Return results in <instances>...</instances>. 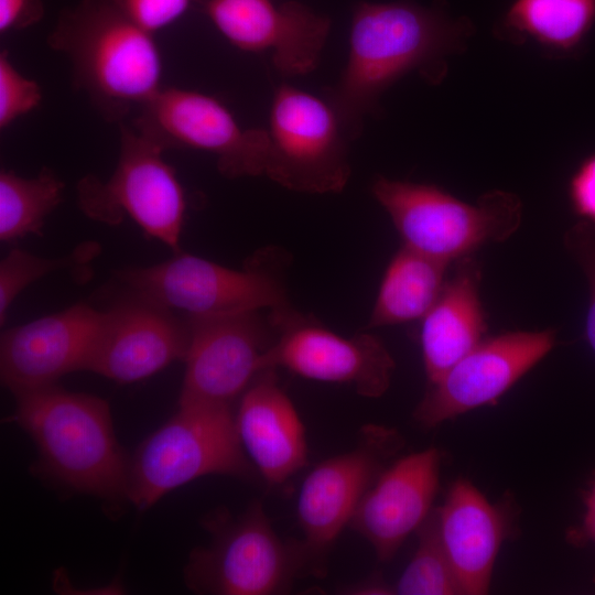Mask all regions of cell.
<instances>
[{"mask_svg": "<svg viewBox=\"0 0 595 595\" xmlns=\"http://www.w3.org/2000/svg\"><path fill=\"white\" fill-rule=\"evenodd\" d=\"M204 11L218 32L245 52H269L284 76H304L320 64L332 21L291 0H206Z\"/></svg>", "mask_w": 595, "mask_h": 595, "instance_id": "cell-15", "label": "cell"}, {"mask_svg": "<svg viewBox=\"0 0 595 595\" xmlns=\"http://www.w3.org/2000/svg\"><path fill=\"white\" fill-rule=\"evenodd\" d=\"M271 318L280 335L266 351L262 370L281 367L303 378L346 383L366 398L388 390L394 360L377 336L344 337L307 322L292 309L272 313Z\"/></svg>", "mask_w": 595, "mask_h": 595, "instance_id": "cell-12", "label": "cell"}, {"mask_svg": "<svg viewBox=\"0 0 595 595\" xmlns=\"http://www.w3.org/2000/svg\"><path fill=\"white\" fill-rule=\"evenodd\" d=\"M39 83L21 74L7 50L0 52V129L35 109L42 101Z\"/></svg>", "mask_w": 595, "mask_h": 595, "instance_id": "cell-27", "label": "cell"}, {"mask_svg": "<svg viewBox=\"0 0 595 595\" xmlns=\"http://www.w3.org/2000/svg\"><path fill=\"white\" fill-rule=\"evenodd\" d=\"M555 344V331L507 332L482 340L430 388L413 412L423 428L495 403Z\"/></svg>", "mask_w": 595, "mask_h": 595, "instance_id": "cell-13", "label": "cell"}, {"mask_svg": "<svg viewBox=\"0 0 595 595\" xmlns=\"http://www.w3.org/2000/svg\"><path fill=\"white\" fill-rule=\"evenodd\" d=\"M47 43L67 57L73 84L108 121H121L162 88L163 64L154 34L112 0H83L67 10Z\"/></svg>", "mask_w": 595, "mask_h": 595, "instance_id": "cell-3", "label": "cell"}, {"mask_svg": "<svg viewBox=\"0 0 595 595\" xmlns=\"http://www.w3.org/2000/svg\"><path fill=\"white\" fill-rule=\"evenodd\" d=\"M190 339L178 404L229 405L262 371L273 342L259 312L186 316Z\"/></svg>", "mask_w": 595, "mask_h": 595, "instance_id": "cell-14", "label": "cell"}, {"mask_svg": "<svg viewBox=\"0 0 595 595\" xmlns=\"http://www.w3.org/2000/svg\"><path fill=\"white\" fill-rule=\"evenodd\" d=\"M102 311L77 303L55 314L10 327L0 338L2 385L14 396L57 383L86 370Z\"/></svg>", "mask_w": 595, "mask_h": 595, "instance_id": "cell-17", "label": "cell"}, {"mask_svg": "<svg viewBox=\"0 0 595 595\" xmlns=\"http://www.w3.org/2000/svg\"><path fill=\"white\" fill-rule=\"evenodd\" d=\"M264 175L301 193H339L351 169L348 136L326 100L290 85L274 90Z\"/></svg>", "mask_w": 595, "mask_h": 595, "instance_id": "cell-8", "label": "cell"}, {"mask_svg": "<svg viewBox=\"0 0 595 595\" xmlns=\"http://www.w3.org/2000/svg\"><path fill=\"white\" fill-rule=\"evenodd\" d=\"M569 199L581 220L595 225V153L582 161L569 183Z\"/></svg>", "mask_w": 595, "mask_h": 595, "instance_id": "cell-30", "label": "cell"}, {"mask_svg": "<svg viewBox=\"0 0 595 595\" xmlns=\"http://www.w3.org/2000/svg\"><path fill=\"white\" fill-rule=\"evenodd\" d=\"M447 264L402 246L383 273L367 327L422 318L445 284Z\"/></svg>", "mask_w": 595, "mask_h": 595, "instance_id": "cell-22", "label": "cell"}, {"mask_svg": "<svg viewBox=\"0 0 595 595\" xmlns=\"http://www.w3.org/2000/svg\"><path fill=\"white\" fill-rule=\"evenodd\" d=\"M97 252L98 246L93 242L80 245L71 255L61 258H43L20 248H12L0 262L1 325L6 323L13 301L30 284L58 270L84 267Z\"/></svg>", "mask_w": 595, "mask_h": 595, "instance_id": "cell-26", "label": "cell"}, {"mask_svg": "<svg viewBox=\"0 0 595 595\" xmlns=\"http://www.w3.org/2000/svg\"><path fill=\"white\" fill-rule=\"evenodd\" d=\"M136 24L155 34L176 22L190 9L192 0H112Z\"/></svg>", "mask_w": 595, "mask_h": 595, "instance_id": "cell-29", "label": "cell"}, {"mask_svg": "<svg viewBox=\"0 0 595 595\" xmlns=\"http://www.w3.org/2000/svg\"><path fill=\"white\" fill-rule=\"evenodd\" d=\"M564 247L583 270L589 290L585 334L595 351V225L580 220L564 235Z\"/></svg>", "mask_w": 595, "mask_h": 595, "instance_id": "cell-28", "label": "cell"}, {"mask_svg": "<svg viewBox=\"0 0 595 595\" xmlns=\"http://www.w3.org/2000/svg\"><path fill=\"white\" fill-rule=\"evenodd\" d=\"M371 193L390 216L403 246L447 263L489 242L507 240L522 217L520 198L500 190L468 204L433 184L378 176Z\"/></svg>", "mask_w": 595, "mask_h": 595, "instance_id": "cell-5", "label": "cell"}, {"mask_svg": "<svg viewBox=\"0 0 595 595\" xmlns=\"http://www.w3.org/2000/svg\"><path fill=\"white\" fill-rule=\"evenodd\" d=\"M132 127L164 151L193 149L215 155L225 177L264 175L268 130L240 127L225 105L201 91L162 87L139 107Z\"/></svg>", "mask_w": 595, "mask_h": 595, "instance_id": "cell-10", "label": "cell"}, {"mask_svg": "<svg viewBox=\"0 0 595 595\" xmlns=\"http://www.w3.org/2000/svg\"><path fill=\"white\" fill-rule=\"evenodd\" d=\"M479 281L478 263L470 257L461 259L422 317L420 343L429 383L435 382L483 340L486 320Z\"/></svg>", "mask_w": 595, "mask_h": 595, "instance_id": "cell-21", "label": "cell"}, {"mask_svg": "<svg viewBox=\"0 0 595 595\" xmlns=\"http://www.w3.org/2000/svg\"><path fill=\"white\" fill-rule=\"evenodd\" d=\"M188 339L186 316L128 292L102 311L86 370L118 383L136 382L184 360Z\"/></svg>", "mask_w": 595, "mask_h": 595, "instance_id": "cell-16", "label": "cell"}, {"mask_svg": "<svg viewBox=\"0 0 595 595\" xmlns=\"http://www.w3.org/2000/svg\"><path fill=\"white\" fill-rule=\"evenodd\" d=\"M64 182L48 167L34 177L0 172V239L42 235L45 218L63 199Z\"/></svg>", "mask_w": 595, "mask_h": 595, "instance_id": "cell-24", "label": "cell"}, {"mask_svg": "<svg viewBox=\"0 0 595 595\" xmlns=\"http://www.w3.org/2000/svg\"><path fill=\"white\" fill-rule=\"evenodd\" d=\"M416 533V549L392 587V593L399 595L463 594L441 539L436 509H432Z\"/></svg>", "mask_w": 595, "mask_h": 595, "instance_id": "cell-25", "label": "cell"}, {"mask_svg": "<svg viewBox=\"0 0 595 595\" xmlns=\"http://www.w3.org/2000/svg\"><path fill=\"white\" fill-rule=\"evenodd\" d=\"M10 421L33 440V470L46 482L109 504L128 500L129 457L117 441L109 403L56 385L14 396Z\"/></svg>", "mask_w": 595, "mask_h": 595, "instance_id": "cell-2", "label": "cell"}, {"mask_svg": "<svg viewBox=\"0 0 595 595\" xmlns=\"http://www.w3.org/2000/svg\"><path fill=\"white\" fill-rule=\"evenodd\" d=\"M43 14V0H0V33L29 28Z\"/></svg>", "mask_w": 595, "mask_h": 595, "instance_id": "cell-31", "label": "cell"}, {"mask_svg": "<svg viewBox=\"0 0 595 595\" xmlns=\"http://www.w3.org/2000/svg\"><path fill=\"white\" fill-rule=\"evenodd\" d=\"M595 24V0H513L498 32L516 43L533 41L556 53L577 48Z\"/></svg>", "mask_w": 595, "mask_h": 595, "instance_id": "cell-23", "label": "cell"}, {"mask_svg": "<svg viewBox=\"0 0 595 595\" xmlns=\"http://www.w3.org/2000/svg\"><path fill=\"white\" fill-rule=\"evenodd\" d=\"M402 444L397 430L367 424L353 450L321 462L307 474L299 493L296 516L310 573H324L331 547Z\"/></svg>", "mask_w": 595, "mask_h": 595, "instance_id": "cell-11", "label": "cell"}, {"mask_svg": "<svg viewBox=\"0 0 595 595\" xmlns=\"http://www.w3.org/2000/svg\"><path fill=\"white\" fill-rule=\"evenodd\" d=\"M202 523L210 542L192 550L184 567L185 584L196 594H282L309 572L302 541L282 540L260 501L235 517L216 510Z\"/></svg>", "mask_w": 595, "mask_h": 595, "instance_id": "cell-6", "label": "cell"}, {"mask_svg": "<svg viewBox=\"0 0 595 595\" xmlns=\"http://www.w3.org/2000/svg\"><path fill=\"white\" fill-rule=\"evenodd\" d=\"M586 511L582 526L583 534L595 543V483L585 498Z\"/></svg>", "mask_w": 595, "mask_h": 595, "instance_id": "cell-32", "label": "cell"}, {"mask_svg": "<svg viewBox=\"0 0 595 595\" xmlns=\"http://www.w3.org/2000/svg\"><path fill=\"white\" fill-rule=\"evenodd\" d=\"M118 280L128 292L186 316L272 312L290 307L282 282L250 266L235 270L210 260L176 252L163 262L121 270Z\"/></svg>", "mask_w": 595, "mask_h": 595, "instance_id": "cell-9", "label": "cell"}, {"mask_svg": "<svg viewBox=\"0 0 595 595\" xmlns=\"http://www.w3.org/2000/svg\"><path fill=\"white\" fill-rule=\"evenodd\" d=\"M440 464L435 447L400 457L381 472L359 501L348 526L371 544L379 561L391 560L432 511Z\"/></svg>", "mask_w": 595, "mask_h": 595, "instance_id": "cell-18", "label": "cell"}, {"mask_svg": "<svg viewBox=\"0 0 595 595\" xmlns=\"http://www.w3.org/2000/svg\"><path fill=\"white\" fill-rule=\"evenodd\" d=\"M164 150L132 126L119 125V155L111 176H84L77 202L89 218L118 225L129 216L145 235L180 252L186 198Z\"/></svg>", "mask_w": 595, "mask_h": 595, "instance_id": "cell-7", "label": "cell"}, {"mask_svg": "<svg viewBox=\"0 0 595 595\" xmlns=\"http://www.w3.org/2000/svg\"><path fill=\"white\" fill-rule=\"evenodd\" d=\"M436 512L441 539L463 594H486L497 554L508 536L507 511L459 478Z\"/></svg>", "mask_w": 595, "mask_h": 595, "instance_id": "cell-20", "label": "cell"}, {"mask_svg": "<svg viewBox=\"0 0 595 595\" xmlns=\"http://www.w3.org/2000/svg\"><path fill=\"white\" fill-rule=\"evenodd\" d=\"M248 458L231 407L178 404L174 415L129 457L128 501L144 511L199 477L250 478L255 466Z\"/></svg>", "mask_w": 595, "mask_h": 595, "instance_id": "cell-4", "label": "cell"}, {"mask_svg": "<svg viewBox=\"0 0 595 595\" xmlns=\"http://www.w3.org/2000/svg\"><path fill=\"white\" fill-rule=\"evenodd\" d=\"M275 369L259 372L240 398L235 415L241 445L270 485H281L307 463L303 422L277 382Z\"/></svg>", "mask_w": 595, "mask_h": 595, "instance_id": "cell-19", "label": "cell"}, {"mask_svg": "<svg viewBox=\"0 0 595 595\" xmlns=\"http://www.w3.org/2000/svg\"><path fill=\"white\" fill-rule=\"evenodd\" d=\"M446 8L442 0L354 6L347 61L326 94L349 140L360 136L365 117L399 79L416 72L437 84L446 75L447 57L463 50L474 31L469 19L454 18Z\"/></svg>", "mask_w": 595, "mask_h": 595, "instance_id": "cell-1", "label": "cell"}]
</instances>
